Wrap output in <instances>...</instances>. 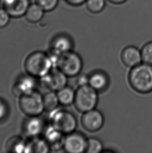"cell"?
I'll list each match as a JSON object with an SVG mask.
<instances>
[{
    "label": "cell",
    "instance_id": "30bf717a",
    "mask_svg": "<svg viewBox=\"0 0 152 153\" xmlns=\"http://www.w3.org/2000/svg\"><path fill=\"white\" fill-rule=\"evenodd\" d=\"M1 3L10 17L15 18L24 16L30 5L29 0H1Z\"/></svg>",
    "mask_w": 152,
    "mask_h": 153
},
{
    "label": "cell",
    "instance_id": "5b68a950",
    "mask_svg": "<svg viewBox=\"0 0 152 153\" xmlns=\"http://www.w3.org/2000/svg\"><path fill=\"white\" fill-rule=\"evenodd\" d=\"M19 98L20 109L28 117H39L45 111L43 95L36 90Z\"/></svg>",
    "mask_w": 152,
    "mask_h": 153
},
{
    "label": "cell",
    "instance_id": "7c38bea8",
    "mask_svg": "<svg viewBox=\"0 0 152 153\" xmlns=\"http://www.w3.org/2000/svg\"><path fill=\"white\" fill-rule=\"evenodd\" d=\"M64 135L51 124L44 130V139L49 145L51 150L58 151L63 148L65 137Z\"/></svg>",
    "mask_w": 152,
    "mask_h": 153
},
{
    "label": "cell",
    "instance_id": "6da1fadb",
    "mask_svg": "<svg viewBox=\"0 0 152 153\" xmlns=\"http://www.w3.org/2000/svg\"><path fill=\"white\" fill-rule=\"evenodd\" d=\"M129 85L138 93L146 94L152 91V65L140 63L132 68L128 74Z\"/></svg>",
    "mask_w": 152,
    "mask_h": 153
},
{
    "label": "cell",
    "instance_id": "ac0fdd59",
    "mask_svg": "<svg viewBox=\"0 0 152 153\" xmlns=\"http://www.w3.org/2000/svg\"><path fill=\"white\" fill-rule=\"evenodd\" d=\"M75 94L76 91L74 89L67 86L57 91L60 104L64 106H68L74 103Z\"/></svg>",
    "mask_w": 152,
    "mask_h": 153
},
{
    "label": "cell",
    "instance_id": "d4e9b609",
    "mask_svg": "<svg viewBox=\"0 0 152 153\" xmlns=\"http://www.w3.org/2000/svg\"><path fill=\"white\" fill-rule=\"evenodd\" d=\"M59 0H35V3L44 12H51L58 6Z\"/></svg>",
    "mask_w": 152,
    "mask_h": 153
},
{
    "label": "cell",
    "instance_id": "d6986e66",
    "mask_svg": "<svg viewBox=\"0 0 152 153\" xmlns=\"http://www.w3.org/2000/svg\"><path fill=\"white\" fill-rule=\"evenodd\" d=\"M44 11L37 4H30L25 14L26 19L29 23H36L41 21Z\"/></svg>",
    "mask_w": 152,
    "mask_h": 153
},
{
    "label": "cell",
    "instance_id": "8fae6325",
    "mask_svg": "<svg viewBox=\"0 0 152 153\" xmlns=\"http://www.w3.org/2000/svg\"><path fill=\"white\" fill-rule=\"evenodd\" d=\"M35 78L29 75L19 77L13 86V94L18 97L35 90Z\"/></svg>",
    "mask_w": 152,
    "mask_h": 153
},
{
    "label": "cell",
    "instance_id": "9a60e30c",
    "mask_svg": "<svg viewBox=\"0 0 152 153\" xmlns=\"http://www.w3.org/2000/svg\"><path fill=\"white\" fill-rule=\"evenodd\" d=\"M24 131L30 137H39L44 131L43 120L39 117H28L23 126Z\"/></svg>",
    "mask_w": 152,
    "mask_h": 153
},
{
    "label": "cell",
    "instance_id": "484cf974",
    "mask_svg": "<svg viewBox=\"0 0 152 153\" xmlns=\"http://www.w3.org/2000/svg\"><path fill=\"white\" fill-rule=\"evenodd\" d=\"M10 14L4 8H0V29L6 27L10 21Z\"/></svg>",
    "mask_w": 152,
    "mask_h": 153
},
{
    "label": "cell",
    "instance_id": "f546056e",
    "mask_svg": "<svg viewBox=\"0 0 152 153\" xmlns=\"http://www.w3.org/2000/svg\"><path fill=\"white\" fill-rule=\"evenodd\" d=\"M108 2L114 4H123L126 2L127 0H107Z\"/></svg>",
    "mask_w": 152,
    "mask_h": 153
},
{
    "label": "cell",
    "instance_id": "cb8c5ba5",
    "mask_svg": "<svg viewBox=\"0 0 152 153\" xmlns=\"http://www.w3.org/2000/svg\"><path fill=\"white\" fill-rule=\"evenodd\" d=\"M141 53L143 63L152 65V41L143 46Z\"/></svg>",
    "mask_w": 152,
    "mask_h": 153
},
{
    "label": "cell",
    "instance_id": "83f0119b",
    "mask_svg": "<svg viewBox=\"0 0 152 153\" xmlns=\"http://www.w3.org/2000/svg\"><path fill=\"white\" fill-rule=\"evenodd\" d=\"M77 79V84L78 87L89 85V75L85 74H79Z\"/></svg>",
    "mask_w": 152,
    "mask_h": 153
},
{
    "label": "cell",
    "instance_id": "4316f807",
    "mask_svg": "<svg viewBox=\"0 0 152 153\" xmlns=\"http://www.w3.org/2000/svg\"><path fill=\"white\" fill-rule=\"evenodd\" d=\"M9 111L8 105L4 100L0 98V121L5 119Z\"/></svg>",
    "mask_w": 152,
    "mask_h": 153
},
{
    "label": "cell",
    "instance_id": "7a4b0ae2",
    "mask_svg": "<svg viewBox=\"0 0 152 153\" xmlns=\"http://www.w3.org/2000/svg\"><path fill=\"white\" fill-rule=\"evenodd\" d=\"M24 67L27 74L40 79L53 68L49 54L41 51L30 54L25 60Z\"/></svg>",
    "mask_w": 152,
    "mask_h": 153
},
{
    "label": "cell",
    "instance_id": "ffe728a7",
    "mask_svg": "<svg viewBox=\"0 0 152 153\" xmlns=\"http://www.w3.org/2000/svg\"><path fill=\"white\" fill-rule=\"evenodd\" d=\"M26 142L21 137H13L8 140L6 144L7 152L14 153H25Z\"/></svg>",
    "mask_w": 152,
    "mask_h": 153
},
{
    "label": "cell",
    "instance_id": "e0dca14e",
    "mask_svg": "<svg viewBox=\"0 0 152 153\" xmlns=\"http://www.w3.org/2000/svg\"><path fill=\"white\" fill-rule=\"evenodd\" d=\"M72 40L67 36L61 35L53 40L51 49L60 53H64L72 51Z\"/></svg>",
    "mask_w": 152,
    "mask_h": 153
},
{
    "label": "cell",
    "instance_id": "277c9868",
    "mask_svg": "<svg viewBox=\"0 0 152 153\" xmlns=\"http://www.w3.org/2000/svg\"><path fill=\"white\" fill-rule=\"evenodd\" d=\"M99 102L98 92L89 85L78 87L75 98V107L82 113L94 109Z\"/></svg>",
    "mask_w": 152,
    "mask_h": 153
},
{
    "label": "cell",
    "instance_id": "5bb4252c",
    "mask_svg": "<svg viewBox=\"0 0 152 153\" xmlns=\"http://www.w3.org/2000/svg\"><path fill=\"white\" fill-rule=\"evenodd\" d=\"M109 84V77L102 71H95L89 75V85L98 93L106 90Z\"/></svg>",
    "mask_w": 152,
    "mask_h": 153
},
{
    "label": "cell",
    "instance_id": "f1b7e54d",
    "mask_svg": "<svg viewBox=\"0 0 152 153\" xmlns=\"http://www.w3.org/2000/svg\"><path fill=\"white\" fill-rule=\"evenodd\" d=\"M69 5L72 6H79L86 3V0H65Z\"/></svg>",
    "mask_w": 152,
    "mask_h": 153
},
{
    "label": "cell",
    "instance_id": "7402d4cb",
    "mask_svg": "<svg viewBox=\"0 0 152 153\" xmlns=\"http://www.w3.org/2000/svg\"><path fill=\"white\" fill-rule=\"evenodd\" d=\"M86 7L92 14H98L103 11L106 5L105 0H86Z\"/></svg>",
    "mask_w": 152,
    "mask_h": 153
},
{
    "label": "cell",
    "instance_id": "52a82bcc",
    "mask_svg": "<svg viewBox=\"0 0 152 153\" xmlns=\"http://www.w3.org/2000/svg\"><path fill=\"white\" fill-rule=\"evenodd\" d=\"M40 79L44 87L55 92L66 87L68 82V77L57 68H53Z\"/></svg>",
    "mask_w": 152,
    "mask_h": 153
},
{
    "label": "cell",
    "instance_id": "44dd1931",
    "mask_svg": "<svg viewBox=\"0 0 152 153\" xmlns=\"http://www.w3.org/2000/svg\"><path fill=\"white\" fill-rule=\"evenodd\" d=\"M43 103L45 111L51 112L58 108L60 104L57 93L51 91L47 92L43 95Z\"/></svg>",
    "mask_w": 152,
    "mask_h": 153
},
{
    "label": "cell",
    "instance_id": "3957f363",
    "mask_svg": "<svg viewBox=\"0 0 152 153\" xmlns=\"http://www.w3.org/2000/svg\"><path fill=\"white\" fill-rule=\"evenodd\" d=\"M50 124L64 134L74 132L78 126L76 116L66 110L56 108L49 112Z\"/></svg>",
    "mask_w": 152,
    "mask_h": 153
},
{
    "label": "cell",
    "instance_id": "9c48e42d",
    "mask_svg": "<svg viewBox=\"0 0 152 153\" xmlns=\"http://www.w3.org/2000/svg\"><path fill=\"white\" fill-rule=\"evenodd\" d=\"M81 123L85 130L89 132H96L102 128L104 117L100 111L94 109L83 113Z\"/></svg>",
    "mask_w": 152,
    "mask_h": 153
},
{
    "label": "cell",
    "instance_id": "603a6c76",
    "mask_svg": "<svg viewBox=\"0 0 152 153\" xmlns=\"http://www.w3.org/2000/svg\"><path fill=\"white\" fill-rule=\"evenodd\" d=\"M103 144L99 139L91 137L87 140L86 153H100L103 152Z\"/></svg>",
    "mask_w": 152,
    "mask_h": 153
},
{
    "label": "cell",
    "instance_id": "2e32d148",
    "mask_svg": "<svg viewBox=\"0 0 152 153\" xmlns=\"http://www.w3.org/2000/svg\"><path fill=\"white\" fill-rule=\"evenodd\" d=\"M30 141L26 142L25 153H48L51 151L49 145L45 139L38 137H31Z\"/></svg>",
    "mask_w": 152,
    "mask_h": 153
},
{
    "label": "cell",
    "instance_id": "ba28073f",
    "mask_svg": "<svg viewBox=\"0 0 152 153\" xmlns=\"http://www.w3.org/2000/svg\"><path fill=\"white\" fill-rule=\"evenodd\" d=\"M87 140L82 133L76 132L66 135L64 140L63 149L68 153H86Z\"/></svg>",
    "mask_w": 152,
    "mask_h": 153
},
{
    "label": "cell",
    "instance_id": "4fadbf2b",
    "mask_svg": "<svg viewBox=\"0 0 152 153\" xmlns=\"http://www.w3.org/2000/svg\"><path fill=\"white\" fill-rule=\"evenodd\" d=\"M120 56L122 63L128 68H134L142 62L141 50L134 46H128L124 48Z\"/></svg>",
    "mask_w": 152,
    "mask_h": 153
},
{
    "label": "cell",
    "instance_id": "8992f818",
    "mask_svg": "<svg viewBox=\"0 0 152 153\" xmlns=\"http://www.w3.org/2000/svg\"><path fill=\"white\" fill-rule=\"evenodd\" d=\"M56 68L68 77L77 76L82 70L83 61L78 53L70 51L61 55Z\"/></svg>",
    "mask_w": 152,
    "mask_h": 153
}]
</instances>
